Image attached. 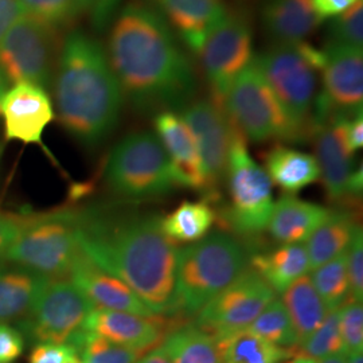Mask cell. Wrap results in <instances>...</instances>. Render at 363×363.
<instances>
[{"label": "cell", "mask_w": 363, "mask_h": 363, "mask_svg": "<svg viewBox=\"0 0 363 363\" xmlns=\"http://www.w3.org/2000/svg\"><path fill=\"white\" fill-rule=\"evenodd\" d=\"M108 31V60L124 97L138 111L182 109L194 100V65L150 0L123 4Z\"/></svg>", "instance_id": "1"}, {"label": "cell", "mask_w": 363, "mask_h": 363, "mask_svg": "<svg viewBox=\"0 0 363 363\" xmlns=\"http://www.w3.org/2000/svg\"><path fill=\"white\" fill-rule=\"evenodd\" d=\"M155 216L79 214L81 250L105 272L125 283L156 316L179 313V249Z\"/></svg>", "instance_id": "2"}, {"label": "cell", "mask_w": 363, "mask_h": 363, "mask_svg": "<svg viewBox=\"0 0 363 363\" xmlns=\"http://www.w3.org/2000/svg\"><path fill=\"white\" fill-rule=\"evenodd\" d=\"M52 82L57 116L74 140L93 148L112 135L124 93L97 39L82 30L69 31L58 50Z\"/></svg>", "instance_id": "3"}, {"label": "cell", "mask_w": 363, "mask_h": 363, "mask_svg": "<svg viewBox=\"0 0 363 363\" xmlns=\"http://www.w3.org/2000/svg\"><path fill=\"white\" fill-rule=\"evenodd\" d=\"M244 247L226 233H213L179 249L177 295L179 313L195 316L247 271Z\"/></svg>", "instance_id": "4"}, {"label": "cell", "mask_w": 363, "mask_h": 363, "mask_svg": "<svg viewBox=\"0 0 363 363\" xmlns=\"http://www.w3.org/2000/svg\"><path fill=\"white\" fill-rule=\"evenodd\" d=\"M255 61L289 118L298 143L310 140L323 52L307 42L272 45Z\"/></svg>", "instance_id": "5"}, {"label": "cell", "mask_w": 363, "mask_h": 363, "mask_svg": "<svg viewBox=\"0 0 363 363\" xmlns=\"http://www.w3.org/2000/svg\"><path fill=\"white\" fill-rule=\"evenodd\" d=\"M79 213L57 210L21 216L6 261L49 279H65L77 259Z\"/></svg>", "instance_id": "6"}, {"label": "cell", "mask_w": 363, "mask_h": 363, "mask_svg": "<svg viewBox=\"0 0 363 363\" xmlns=\"http://www.w3.org/2000/svg\"><path fill=\"white\" fill-rule=\"evenodd\" d=\"M105 181L115 194L128 199L155 198L177 186L169 155L151 130L132 132L113 147Z\"/></svg>", "instance_id": "7"}, {"label": "cell", "mask_w": 363, "mask_h": 363, "mask_svg": "<svg viewBox=\"0 0 363 363\" xmlns=\"http://www.w3.org/2000/svg\"><path fill=\"white\" fill-rule=\"evenodd\" d=\"M223 104L234 127L247 140L253 143L269 140L298 143L294 127L255 57L234 79Z\"/></svg>", "instance_id": "8"}, {"label": "cell", "mask_w": 363, "mask_h": 363, "mask_svg": "<svg viewBox=\"0 0 363 363\" xmlns=\"http://www.w3.org/2000/svg\"><path fill=\"white\" fill-rule=\"evenodd\" d=\"M229 222L237 233L259 234L267 229L273 208L272 182L247 150V139L237 130L229 151Z\"/></svg>", "instance_id": "9"}, {"label": "cell", "mask_w": 363, "mask_h": 363, "mask_svg": "<svg viewBox=\"0 0 363 363\" xmlns=\"http://www.w3.org/2000/svg\"><path fill=\"white\" fill-rule=\"evenodd\" d=\"M198 57L210 97L223 104L234 79L253 61V28L247 11H226L208 34Z\"/></svg>", "instance_id": "10"}, {"label": "cell", "mask_w": 363, "mask_h": 363, "mask_svg": "<svg viewBox=\"0 0 363 363\" xmlns=\"http://www.w3.org/2000/svg\"><path fill=\"white\" fill-rule=\"evenodd\" d=\"M55 34L26 15L13 23L0 40V69L9 84L49 88L58 58Z\"/></svg>", "instance_id": "11"}, {"label": "cell", "mask_w": 363, "mask_h": 363, "mask_svg": "<svg viewBox=\"0 0 363 363\" xmlns=\"http://www.w3.org/2000/svg\"><path fill=\"white\" fill-rule=\"evenodd\" d=\"M96 306L74 283L52 279L22 322L23 330L38 343H69L77 335Z\"/></svg>", "instance_id": "12"}, {"label": "cell", "mask_w": 363, "mask_h": 363, "mask_svg": "<svg viewBox=\"0 0 363 363\" xmlns=\"http://www.w3.org/2000/svg\"><path fill=\"white\" fill-rule=\"evenodd\" d=\"M276 298V292L255 271L241 274L195 315L196 327L213 337L247 328Z\"/></svg>", "instance_id": "13"}, {"label": "cell", "mask_w": 363, "mask_h": 363, "mask_svg": "<svg viewBox=\"0 0 363 363\" xmlns=\"http://www.w3.org/2000/svg\"><path fill=\"white\" fill-rule=\"evenodd\" d=\"M320 77L323 89L313 106L319 115L354 116L362 113V49L325 45Z\"/></svg>", "instance_id": "14"}, {"label": "cell", "mask_w": 363, "mask_h": 363, "mask_svg": "<svg viewBox=\"0 0 363 363\" xmlns=\"http://www.w3.org/2000/svg\"><path fill=\"white\" fill-rule=\"evenodd\" d=\"M179 115L194 135L208 191H211L226 175L229 151L237 128L228 116L225 105L210 96L184 105Z\"/></svg>", "instance_id": "15"}, {"label": "cell", "mask_w": 363, "mask_h": 363, "mask_svg": "<svg viewBox=\"0 0 363 363\" xmlns=\"http://www.w3.org/2000/svg\"><path fill=\"white\" fill-rule=\"evenodd\" d=\"M0 116L6 139L25 144H42L43 132L55 117L46 89L30 84H15L0 101Z\"/></svg>", "instance_id": "16"}, {"label": "cell", "mask_w": 363, "mask_h": 363, "mask_svg": "<svg viewBox=\"0 0 363 363\" xmlns=\"http://www.w3.org/2000/svg\"><path fill=\"white\" fill-rule=\"evenodd\" d=\"M156 136L163 144L175 183L195 191H208V179L194 135L179 113L159 112L154 118Z\"/></svg>", "instance_id": "17"}, {"label": "cell", "mask_w": 363, "mask_h": 363, "mask_svg": "<svg viewBox=\"0 0 363 363\" xmlns=\"http://www.w3.org/2000/svg\"><path fill=\"white\" fill-rule=\"evenodd\" d=\"M350 116L333 115L313 132L316 162L325 191L331 201L339 202L349 196V182L355 171L354 152L351 151L346 135L345 123Z\"/></svg>", "instance_id": "18"}, {"label": "cell", "mask_w": 363, "mask_h": 363, "mask_svg": "<svg viewBox=\"0 0 363 363\" xmlns=\"http://www.w3.org/2000/svg\"><path fill=\"white\" fill-rule=\"evenodd\" d=\"M67 277L96 307L130 312L147 318L156 316L130 286L115 276L105 272L82 250L79 252L77 259H74Z\"/></svg>", "instance_id": "19"}, {"label": "cell", "mask_w": 363, "mask_h": 363, "mask_svg": "<svg viewBox=\"0 0 363 363\" xmlns=\"http://www.w3.org/2000/svg\"><path fill=\"white\" fill-rule=\"evenodd\" d=\"M183 48L199 54L211 30L226 13L220 0H150Z\"/></svg>", "instance_id": "20"}, {"label": "cell", "mask_w": 363, "mask_h": 363, "mask_svg": "<svg viewBox=\"0 0 363 363\" xmlns=\"http://www.w3.org/2000/svg\"><path fill=\"white\" fill-rule=\"evenodd\" d=\"M84 330L140 352L154 347L164 337L163 322L157 316L147 318L101 307L91 310L85 320Z\"/></svg>", "instance_id": "21"}, {"label": "cell", "mask_w": 363, "mask_h": 363, "mask_svg": "<svg viewBox=\"0 0 363 363\" xmlns=\"http://www.w3.org/2000/svg\"><path fill=\"white\" fill-rule=\"evenodd\" d=\"M259 22L273 45L298 43L322 25L313 0H267L261 9Z\"/></svg>", "instance_id": "22"}, {"label": "cell", "mask_w": 363, "mask_h": 363, "mask_svg": "<svg viewBox=\"0 0 363 363\" xmlns=\"http://www.w3.org/2000/svg\"><path fill=\"white\" fill-rule=\"evenodd\" d=\"M330 211L318 203L303 201L296 195H283L273 203L267 229L281 245L304 244Z\"/></svg>", "instance_id": "23"}, {"label": "cell", "mask_w": 363, "mask_h": 363, "mask_svg": "<svg viewBox=\"0 0 363 363\" xmlns=\"http://www.w3.org/2000/svg\"><path fill=\"white\" fill-rule=\"evenodd\" d=\"M50 280L11 262H0V323L25 319Z\"/></svg>", "instance_id": "24"}, {"label": "cell", "mask_w": 363, "mask_h": 363, "mask_svg": "<svg viewBox=\"0 0 363 363\" xmlns=\"http://www.w3.org/2000/svg\"><path fill=\"white\" fill-rule=\"evenodd\" d=\"M265 172L286 194H296L319 181L320 171L315 156L276 144L265 156Z\"/></svg>", "instance_id": "25"}, {"label": "cell", "mask_w": 363, "mask_h": 363, "mask_svg": "<svg viewBox=\"0 0 363 363\" xmlns=\"http://www.w3.org/2000/svg\"><path fill=\"white\" fill-rule=\"evenodd\" d=\"M252 267L276 294H284L301 276L310 271L304 244H284L272 252L253 256Z\"/></svg>", "instance_id": "26"}, {"label": "cell", "mask_w": 363, "mask_h": 363, "mask_svg": "<svg viewBox=\"0 0 363 363\" xmlns=\"http://www.w3.org/2000/svg\"><path fill=\"white\" fill-rule=\"evenodd\" d=\"M358 223L347 211H330V214L307 240L306 249L310 271L343 255L350 247Z\"/></svg>", "instance_id": "27"}, {"label": "cell", "mask_w": 363, "mask_h": 363, "mask_svg": "<svg viewBox=\"0 0 363 363\" xmlns=\"http://www.w3.org/2000/svg\"><path fill=\"white\" fill-rule=\"evenodd\" d=\"M222 363H281L294 357V350L283 349L244 328L214 337Z\"/></svg>", "instance_id": "28"}, {"label": "cell", "mask_w": 363, "mask_h": 363, "mask_svg": "<svg viewBox=\"0 0 363 363\" xmlns=\"http://www.w3.org/2000/svg\"><path fill=\"white\" fill-rule=\"evenodd\" d=\"M283 304L301 343L323 323L328 310L312 284L311 277L304 274L283 294Z\"/></svg>", "instance_id": "29"}, {"label": "cell", "mask_w": 363, "mask_h": 363, "mask_svg": "<svg viewBox=\"0 0 363 363\" xmlns=\"http://www.w3.org/2000/svg\"><path fill=\"white\" fill-rule=\"evenodd\" d=\"M160 347L171 363H222L216 339L195 325L174 330Z\"/></svg>", "instance_id": "30"}, {"label": "cell", "mask_w": 363, "mask_h": 363, "mask_svg": "<svg viewBox=\"0 0 363 363\" xmlns=\"http://www.w3.org/2000/svg\"><path fill=\"white\" fill-rule=\"evenodd\" d=\"M162 229L172 242H196L206 237L216 222V211L206 201H184L162 218Z\"/></svg>", "instance_id": "31"}, {"label": "cell", "mask_w": 363, "mask_h": 363, "mask_svg": "<svg viewBox=\"0 0 363 363\" xmlns=\"http://www.w3.org/2000/svg\"><path fill=\"white\" fill-rule=\"evenodd\" d=\"M310 277L328 312L339 310L350 301L346 252L312 271Z\"/></svg>", "instance_id": "32"}, {"label": "cell", "mask_w": 363, "mask_h": 363, "mask_svg": "<svg viewBox=\"0 0 363 363\" xmlns=\"http://www.w3.org/2000/svg\"><path fill=\"white\" fill-rule=\"evenodd\" d=\"M23 13L52 31L73 26L86 13V0H19Z\"/></svg>", "instance_id": "33"}, {"label": "cell", "mask_w": 363, "mask_h": 363, "mask_svg": "<svg viewBox=\"0 0 363 363\" xmlns=\"http://www.w3.org/2000/svg\"><path fill=\"white\" fill-rule=\"evenodd\" d=\"M247 330L283 349L294 350L300 345L286 307L277 298L262 310Z\"/></svg>", "instance_id": "34"}, {"label": "cell", "mask_w": 363, "mask_h": 363, "mask_svg": "<svg viewBox=\"0 0 363 363\" xmlns=\"http://www.w3.org/2000/svg\"><path fill=\"white\" fill-rule=\"evenodd\" d=\"M69 345L77 350L79 363H136L143 355L86 330H81Z\"/></svg>", "instance_id": "35"}, {"label": "cell", "mask_w": 363, "mask_h": 363, "mask_svg": "<svg viewBox=\"0 0 363 363\" xmlns=\"http://www.w3.org/2000/svg\"><path fill=\"white\" fill-rule=\"evenodd\" d=\"M343 352L339 310L328 312L323 323L298 345V357L318 361Z\"/></svg>", "instance_id": "36"}, {"label": "cell", "mask_w": 363, "mask_h": 363, "mask_svg": "<svg viewBox=\"0 0 363 363\" xmlns=\"http://www.w3.org/2000/svg\"><path fill=\"white\" fill-rule=\"evenodd\" d=\"M325 45H339L362 49L363 1L358 0L345 13L334 16L327 27Z\"/></svg>", "instance_id": "37"}, {"label": "cell", "mask_w": 363, "mask_h": 363, "mask_svg": "<svg viewBox=\"0 0 363 363\" xmlns=\"http://www.w3.org/2000/svg\"><path fill=\"white\" fill-rule=\"evenodd\" d=\"M340 334L343 350L346 352L363 351V306L362 301L350 300L339 308Z\"/></svg>", "instance_id": "38"}, {"label": "cell", "mask_w": 363, "mask_h": 363, "mask_svg": "<svg viewBox=\"0 0 363 363\" xmlns=\"http://www.w3.org/2000/svg\"><path fill=\"white\" fill-rule=\"evenodd\" d=\"M346 262L350 283V298L355 301L363 298V235L358 226L350 247L346 250Z\"/></svg>", "instance_id": "39"}, {"label": "cell", "mask_w": 363, "mask_h": 363, "mask_svg": "<svg viewBox=\"0 0 363 363\" xmlns=\"http://www.w3.org/2000/svg\"><path fill=\"white\" fill-rule=\"evenodd\" d=\"M28 363H79V358L69 343L42 342L31 351Z\"/></svg>", "instance_id": "40"}, {"label": "cell", "mask_w": 363, "mask_h": 363, "mask_svg": "<svg viewBox=\"0 0 363 363\" xmlns=\"http://www.w3.org/2000/svg\"><path fill=\"white\" fill-rule=\"evenodd\" d=\"M124 0H86V13L96 33H104L111 26Z\"/></svg>", "instance_id": "41"}, {"label": "cell", "mask_w": 363, "mask_h": 363, "mask_svg": "<svg viewBox=\"0 0 363 363\" xmlns=\"http://www.w3.org/2000/svg\"><path fill=\"white\" fill-rule=\"evenodd\" d=\"M22 334L7 323H0V362L11 363L23 352Z\"/></svg>", "instance_id": "42"}, {"label": "cell", "mask_w": 363, "mask_h": 363, "mask_svg": "<svg viewBox=\"0 0 363 363\" xmlns=\"http://www.w3.org/2000/svg\"><path fill=\"white\" fill-rule=\"evenodd\" d=\"M19 218L21 216H13L0 210V262L6 261V255L18 233Z\"/></svg>", "instance_id": "43"}, {"label": "cell", "mask_w": 363, "mask_h": 363, "mask_svg": "<svg viewBox=\"0 0 363 363\" xmlns=\"http://www.w3.org/2000/svg\"><path fill=\"white\" fill-rule=\"evenodd\" d=\"M22 15L19 0H0V40Z\"/></svg>", "instance_id": "44"}, {"label": "cell", "mask_w": 363, "mask_h": 363, "mask_svg": "<svg viewBox=\"0 0 363 363\" xmlns=\"http://www.w3.org/2000/svg\"><path fill=\"white\" fill-rule=\"evenodd\" d=\"M345 135L351 151L355 154L363 147V117L362 113L347 117L345 123Z\"/></svg>", "instance_id": "45"}, {"label": "cell", "mask_w": 363, "mask_h": 363, "mask_svg": "<svg viewBox=\"0 0 363 363\" xmlns=\"http://www.w3.org/2000/svg\"><path fill=\"white\" fill-rule=\"evenodd\" d=\"M358 0H313V6L316 13L322 19L334 18L339 13H345L351 6H354Z\"/></svg>", "instance_id": "46"}, {"label": "cell", "mask_w": 363, "mask_h": 363, "mask_svg": "<svg viewBox=\"0 0 363 363\" xmlns=\"http://www.w3.org/2000/svg\"><path fill=\"white\" fill-rule=\"evenodd\" d=\"M136 363H171L169 362V357L166 355L164 350L162 347L157 349H152L148 351L145 355H142L139 358V361Z\"/></svg>", "instance_id": "47"}, {"label": "cell", "mask_w": 363, "mask_h": 363, "mask_svg": "<svg viewBox=\"0 0 363 363\" xmlns=\"http://www.w3.org/2000/svg\"><path fill=\"white\" fill-rule=\"evenodd\" d=\"M345 358H346V362L347 363H363L362 351L346 352Z\"/></svg>", "instance_id": "48"}, {"label": "cell", "mask_w": 363, "mask_h": 363, "mask_svg": "<svg viewBox=\"0 0 363 363\" xmlns=\"http://www.w3.org/2000/svg\"><path fill=\"white\" fill-rule=\"evenodd\" d=\"M318 363H347L346 362V358H345V354H335V355H330L327 358L323 359H319Z\"/></svg>", "instance_id": "49"}, {"label": "cell", "mask_w": 363, "mask_h": 363, "mask_svg": "<svg viewBox=\"0 0 363 363\" xmlns=\"http://www.w3.org/2000/svg\"><path fill=\"white\" fill-rule=\"evenodd\" d=\"M7 89H9V81H7V78L4 77V74L0 69V101H1V97L4 96Z\"/></svg>", "instance_id": "50"}, {"label": "cell", "mask_w": 363, "mask_h": 363, "mask_svg": "<svg viewBox=\"0 0 363 363\" xmlns=\"http://www.w3.org/2000/svg\"><path fill=\"white\" fill-rule=\"evenodd\" d=\"M292 363H318L315 359H310V358H306V357H298L295 361Z\"/></svg>", "instance_id": "51"}, {"label": "cell", "mask_w": 363, "mask_h": 363, "mask_svg": "<svg viewBox=\"0 0 363 363\" xmlns=\"http://www.w3.org/2000/svg\"><path fill=\"white\" fill-rule=\"evenodd\" d=\"M0 157H1V144H0Z\"/></svg>", "instance_id": "52"}, {"label": "cell", "mask_w": 363, "mask_h": 363, "mask_svg": "<svg viewBox=\"0 0 363 363\" xmlns=\"http://www.w3.org/2000/svg\"><path fill=\"white\" fill-rule=\"evenodd\" d=\"M0 363H1V362H0Z\"/></svg>", "instance_id": "53"}]
</instances>
